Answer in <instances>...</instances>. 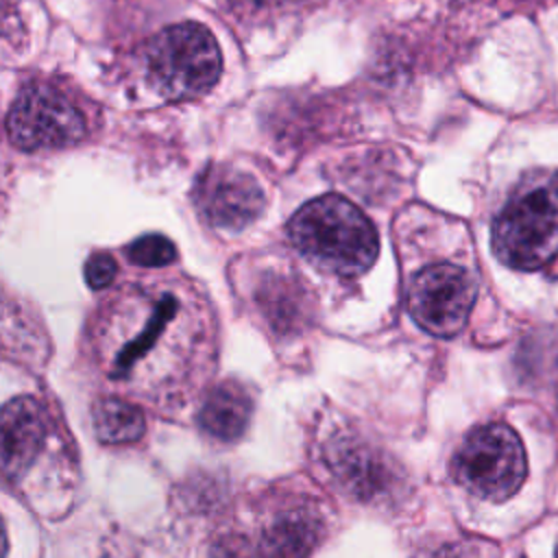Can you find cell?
Masks as SVG:
<instances>
[{"instance_id": "cell-1", "label": "cell", "mask_w": 558, "mask_h": 558, "mask_svg": "<svg viewBox=\"0 0 558 558\" xmlns=\"http://www.w3.org/2000/svg\"><path fill=\"white\" fill-rule=\"evenodd\" d=\"M92 344L107 379L142 397L185 386L209 355V318L201 296L179 283L124 286L92 323Z\"/></svg>"}, {"instance_id": "cell-2", "label": "cell", "mask_w": 558, "mask_h": 558, "mask_svg": "<svg viewBox=\"0 0 558 558\" xmlns=\"http://www.w3.org/2000/svg\"><path fill=\"white\" fill-rule=\"evenodd\" d=\"M288 235L310 264L340 277H355L368 270L379 251L371 220L338 194L305 203L290 218Z\"/></svg>"}, {"instance_id": "cell-3", "label": "cell", "mask_w": 558, "mask_h": 558, "mask_svg": "<svg viewBox=\"0 0 558 558\" xmlns=\"http://www.w3.org/2000/svg\"><path fill=\"white\" fill-rule=\"evenodd\" d=\"M493 251L510 268L536 270L558 253V172L536 170L519 181L490 231Z\"/></svg>"}, {"instance_id": "cell-4", "label": "cell", "mask_w": 558, "mask_h": 558, "mask_svg": "<svg viewBox=\"0 0 558 558\" xmlns=\"http://www.w3.org/2000/svg\"><path fill=\"white\" fill-rule=\"evenodd\" d=\"M148 78L166 100H190L207 94L222 68L214 35L196 22L159 31L146 52Z\"/></svg>"}, {"instance_id": "cell-5", "label": "cell", "mask_w": 558, "mask_h": 558, "mask_svg": "<svg viewBox=\"0 0 558 558\" xmlns=\"http://www.w3.org/2000/svg\"><path fill=\"white\" fill-rule=\"evenodd\" d=\"M451 473L475 497L501 501L514 495L525 480L523 442L506 423L480 425L464 436L453 453Z\"/></svg>"}, {"instance_id": "cell-6", "label": "cell", "mask_w": 558, "mask_h": 558, "mask_svg": "<svg viewBox=\"0 0 558 558\" xmlns=\"http://www.w3.org/2000/svg\"><path fill=\"white\" fill-rule=\"evenodd\" d=\"M9 140L22 150L63 148L87 135L81 109L54 85L35 81L22 87L7 116Z\"/></svg>"}, {"instance_id": "cell-7", "label": "cell", "mask_w": 558, "mask_h": 558, "mask_svg": "<svg viewBox=\"0 0 558 558\" xmlns=\"http://www.w3.org/2000/svg\"><path fill=\"white\" fill-rule=\"evenodd\" d=\"M475 281L453 264H434L418 270L408 288L412 318L432 336H456L475 303Z\"/></svg>"}, {"instance_id": "cell-8", "label": "cell", "mask_w": 558, "mask_h": 558, "mask_svg": "<svg viewBox=\"0 0 558 558\" xmlns=\"http://www.w3.org/2000/svg\"><path fill=\"white\" fill-rule=\"evenodd\" d=\"M194 201L201 216L216 229L240 231L264 209L266 196L257 179L233 166H209L196 181Z\"/></svg>"}, {"instance_id": "cell-9", "label": "cell", "mask_w": 558, "mask_h": 558, "mask_svg": "<svg viewBox=\"0 0 558 558\" xmlns=\"http://www.w3.org/2000/svg\"><path fill=\"white\" fill-rule=\"evenodd\" d=\"M44 412L31 397H15L0 408V480H20L41 451Z\"/></svg>"}, {"instance_id": "cell-10", "label": "cell", "mask_w": 558, "mask_h": 558, "mask_svg": "<svg viewBox=\"0 0 558 558\" xmlns=\"http://www.w3.org/2000/svg\"><path fill=\"white\" fill-rule=\"evenodd\" d=\"M327 464L338 482L360 499L384 495L386 488L397 482L386 458L362 440L342 438L331 442Z\"/></svg>"}, {"instance_id": "cell-11", "label": "cell", "mask_w": 558, "mask_h": 558, "mask_svg": "<svg viewBox=\"0 0 558 558\" xmlns=\"http://www.w3.org/2000/svg\"><path fill=\"white\" fill-rule=\"evenodd\" d=\"M320 532L323 521L310 506L279 510L262 525L253 558H307Z\"/></svg>"}, {"instance_id": "cell-12", "label": "cell", "mask_w": 558, "mask_h": 558, "mask_svg": "<svg viewBox=\"0 0 558 558\" xmlns=\"http://www.w3.org/2000/svg\"><path fill=\"white\" fill-rule=\"evenodd\" d=\"M251 412L253 401L248 390L242 384L229 379L207 392L198 412V423L211 438L220 442H233L244 434L251 421Z\"/></svg>"}, {"instance_id": "cell-13", "label": "cell", "mask_w": 558, "mask_h": 558, "mask_svg": "<svg viewBox=\"0 0 558 558\" xmlns=\"http://www.w3.org/2000/svg\"><path fill=\"white\" fill-rule=\"evenodd\" d=\"M257 303L266 320L277 331H292L305 320V299L301 286L286 277L264 279L257 288Z\"/></svg>"}, {"instance_id": "cell-14", "label": "cell", "mask_w": 558, "mask_h": 558, "mask_svg": "<svg viewBox=\"0 0 558 558\" xmlns=\"http://www.w3.org/2000/svg\"><path fill=\"white\" fill-rule=\"evenodd\" d=\"M100 442L126 445L144 434V412L122 397H100L92 412Z\"/></svg>"}, {"instance_id": "cell-15", "label": "cell", "mask_w": 558, "mask_h": 558, "mask_svg": "<svg viewBox=\"0 0 558 558\" xmlns=\"http://www.w3.org/2000/svg\"><path fill=\"white\" fill-rule=\"evenodd\" d=\"M126 257L142 268H163L177 259V248L166 235L148 233L126 246Z\"/></svg>"}, {"instance_id": "cell-16", "label": "cell", "mask_w": 558, "mask_h": 558, "mask_svg": "<svg viewBox=\"0 0 558 558\" xmlns=\"http://www.w3.org/2000/svg\"><path fill=\"white\" fill-rule=\"evenodd\" d=\"M116 272H118V264L105 251L92 253L85 262V279L94 290H102V288L111 286L116 279Z\"/></svg>"}, {"instance_id": "cell-17", "label": "cell", "mask_w": 558, "mask_h": 558, "mask_svg": "<svg viewBox=\"0 0 558 558\" xmlns=\"http://www.w3.org/2000/svg\"><path fill=\"white\" fill-rule=\"evenodd\" d=\"M301 0H235L238 9L246 15H268L277 13L281 9H288L290 4H296Z\"/></svg>"}, {"instance_id": "cell-18", "label": "cell", "mask_w": 558, "mask_h": 558, "mask_svg": "<svg viewBox=\"0 0 558 558\" xmlns=\"http://www.w3.org/2000/svg\"><path fill=\"white\" fill-rule=\"evenodd\" d=\"M7 554V534H4V525L0 521V558H4Z\"/></svg>"}, {"instance_id": "cell-19", "label": "cell", "mask_w": 558, "mask_h": 558, "mask_svg": "<svg viewBox=\"0 0 558 558\" xmlns=\"http://www.w3.org/2000/svg\"><path fill=\"white\" fill-rule=\"evenodd\" d=\"M7 20V4H4V0H0V24Z\"/></svg>"}, {"instance_id": "cell-20", "label": "cell", "mask_w": 558, "mask_h": 558, "mask_svg": "<svg viewBox=\"0 0 558 558\" xmlns=\"http://www.w3.org/2000/svg\"><path fill=\"white\" fill-rule=\"evenodd\" d=\"M556 558H558V543H556Z\"/></svg>"}]
</instances>
